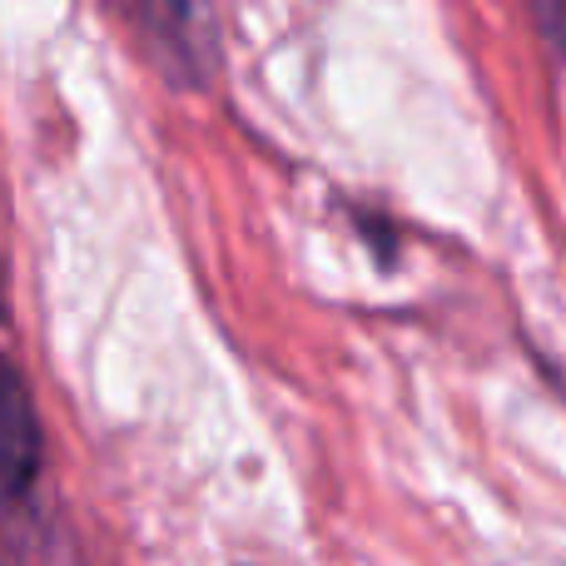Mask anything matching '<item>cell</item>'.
Wrapping results in <instances>:
<instances>
[{
    "label": "cell",
    "mask_w": 566,
    "mask_h": 566,
    "mask_svg": "<svg viewBox=\"0 0 566 566\" xmlns=\"http://www.w3.org/2000/svg\"><path fill=\"white\" fill-rule=\"evenodd\" d=\"M527 6H532V15L542 20V30L566 50V0H527Z\"/></svg>",
    "instance_id": "obj_3"
},
{
    "label": "cell",
    "mask_w": 566,
    "mask_h": 566,
    "mask_svg": "<svg viewBox=\"0 0 566 566\" xmlns=\"http://www.w3.org/2000/svg\"><path fill=\"white\" fill-rule=\"evenodd\" d=\"M135 55L175 90H209L219 75L214 0H99Z\"/></svg>",
    "instance_id": "obj_1"
},
{
    "label": "cell",
    "mask_w": 566,
    "mask_h": 566,
    "mask_svg": "<svg viewBox=\"0 0 566 566\" xmlns=\"http://www.w3.org/2000/svg\"><path fill=\"white\" fill-rule=\"evenodd\" d=\"M45 462V432L20 368L0 353V512L30 497Z\"/></svg>",
    "instance_id": "obj_2"
}]
</instances>
